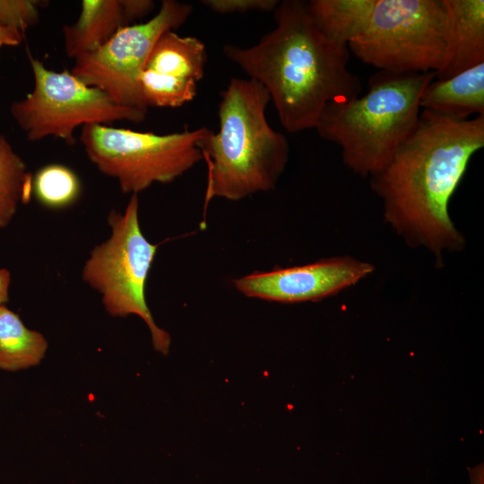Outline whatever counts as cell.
Here are the masks:
<instances>
[{
    "mask_svg": "<svg viewBox=\"0 0 484 484\" xmlns=\"http://www.w3.org/2000/svg\"><path fill=\"white\" fill-rule=\"evenodd\" d=\"M483 146L484 116L459 120L420 111L414 131L372 176L386 220L438 256L460 249L464 241L449 217V200Z\"/></svg>",
    "mask_w": 484,
    "mask_h": 484,
    "instance_id": "obj_1",
    "label": "cell"
},
{
    "mask_svg": "<svg viewBox=\"0 0 484 484\" xmlns=\"http://www.w3.org/2000/svg\"><path fill=\"white\" fill-rule=\"evenodd\" d=\"M273 13L275 27L256 44H226L223 55L266 89L287 132L315 128L329 104L360 94L349 48L320 31L305 2L280 1Z\"/></svg>",
    "mask_w": 484,
    "mask_h": 484,
    "instance_id": "obj_2",
    "label": "cell"
},
{
    "mask_svg": "<svg viewBox=\"0 0 484 484\" xmlns=\"http://www.w3.org/2000/svg\"><path fill=\"white\" fill-rule=\"evenodd\" d=\"M271 101L253 79L232 78L220 91L219 130L199 141L207 166L203 212L214 198L238 201L275 188L289 159V143L266 118Z\"/></svg>",
    "mask_w": 484,
    "mask_h": 484,
    "instance_id": "obj_3",
    "label": "cell"
},
{
    "mask_svg": "<svg viewBox=\"0 0 484 484\" xmlns=\"http://www.w3.org/2000/svg\"><path fill=\"white\" fill-rule=\"evenodd\" d=\"M435 78V72L381 71L365 95L329 104L315 129L340 146L344 164L353 172L373 176L416 128L420 97Z\"/></svg>",
    "mask_w": 484,
    "mask_h": 484,
    "instance_id": "obj_4",
    "label": "cell"
},
{
    "mask_svg": "<svg viewBox=\"0 0 484 484\" xmlns=\"http://www.w3.org/2000/svg\"><path fill=\"white\" fill-rule=\"evenodd\" d=\"M138 211V194H132L123 212L110 211L108 223L111 235L91 250L82 278L101 295L110 315L141 317L150 329L154 349L166 355L170 335L156 324L145 298L146 281L158 245L144 237Z\"/></svg>",
    "mask_w": 484,
    "mask_h": 484,
    "instance_id": "obj_5",
    "label": "cell"
},
{
    "mask_svg": "<svg viewBox=\"0 0 484 484\" xmlns=\"http://www.w3.org/2000/svg\"><path fill=\"white\" fill-rule=\"evenodd\" d=\"M208 131L157 134L91 124L82 126L79 139L101 173L116 179L124 194H138L154 183L173 182L202 161L198 143Z\"/></svg>",
    "mask_w": 484,
    "mask_h": 484,
    "instance_id": "obj_6",
    "label": "cell"
},
{
    "mask_svg": "<svg viewBox=\"0 0 484 484\" xmlns=\"http://www.w3.org/2000/svg\"><path fill=\"white\" fill-rule=\"evenodd\" d=\"M348 48L381 71L436 73L445 49L444 0H376L367 29Z\"/></svg>",
    "mask_w": 484,
    "mask_h": 484,
    "instance_id": "obj_7",
    "label": "cell"
},
{
    "mask_svg": "<svg viewBox=\"0 0 484 484\" xmlns=\"http://www.w3.org/2000/svg\"><path fill=\"white\" fill-rule=\"evenodd\" d=\"M30 64L33 90L10 108L30 141L53 136L73 145L76 142L74 130L79 126L116 121L140 123L146 118V112L117 104L105 92L84 84L70 71H52L31 56Z\"/></svg>",
    "mask_w": 484,
    "mask_h": 484,
    "instance_id": "obj_8",
    "label": "cell"
},
{
    "mask_svg": "<svg viewBox=\"0 0 484 484\" xmlns=\"http://www.w3.org/2000/svg\"><path fill=\"white\" fill-rule=\"evenodd\" d=\"M192 13L187 3L163 0L151 19L119 30L98 49L76 57L70 72L117 104L147 113L140 78L148 56L159 37L181 27Z\"/></svg>",
    "mask_w": 484,
    "mask_h": 484,
    "instance_id": "obj_9",
    "label": "cell"
},
{
    "mask_svg": "<svg viewBox=\"0 0 484 484\" xmlns=\"http://www.w3.org/2000/svg\"><path fill=\"white\" fill-rule=\"evenodd\" d=\"M373 270L367 263L338 257L301 266L254 272L235 279L233 285L249 298L281 303L315 301L357 283Z\"/></svg>",
    "mask_w": 484,
    "mask_h": 484,
    "instance_id": "obj_10",
    "label": "cell"
},
{
    "mask_svg": "<svg viewBox=\"0 0 484 484\" xmlns=\"http://www.w3.org/2000/svg\"><path fill=\"white\" fill-rule=\"evenodd\" d=\"M151 0H83L75 22L63 28L65 51L75 59L104 45L119 30L153 10Z\"/></svg>",
    "mask_w": 484,
    "mask_h": 484,
    "instance_id": "obj_11",
    "label": "cell"
},
{
    "mask_svg": "<svg viewBox=\"0 0 484 484\" xmlns=\"http://www.w3.org/2000/svg\"><path fill=\"white\" fill-rule=\"evenodd\" d=\"M445 49L436 72L443 80L484 63V1L444 0Z\"/></svg>",
    "mask_w": 484,
    "mask_h": 484,
    "instance_id": "obj_12",
    "label": "cell"
},
{
    "mask_svg": "<svg viewBox=\"0 0 484 484\" xmlns=\"http://www.w3.org/2000/svg\"><path fill=\"white\" fill-rule=\"evenodd\" d=\"M420 108L463 120L484 116V63L454 76L432 81L420 97Z\"/></svg>",
    "mask_w": 484,
    "mask_h": 484,
    "instance_id": "obj_13",
    "label": "cell"
},
{
    "mask_svg": "<svg viewBox=\"0 0 484 484\" xmlns=\"http://www.w3.org/2000/svg\"><path fill=\"white\" fill-rule=\"evenodd\" d=\"M206 63V48L199 39L167 30L155 42L144 69L198 83Z\"/></svg>",
    "mask_w": 484,
    "mask_h": 484,
    "instance_id": "obj_14",
    "label": "cell"
},
{
    "mask_svg": "<svg viewBox=\"0 0 484 484\" xmlns=\"http://www.w3.org/2000/svg\"><path fill=\"white\" fill-rule=\"evenodd\" d=\"M376 0H311L307 7L320 31L349 46L367 29Z\"/></svg>",
    "mask_w": 484,
    "mask_h": 484,
    "instance_id": "obj_15",
    "label": "cell"
},
{
    "mask_svg": "<svg viewBox=\"0 0 484 484\" xmlns=\"http://www.w3.org/2000/svg\"><path fill=\"white\" fill-rule=\"evenodd\" d=\"M48 350L42 333L29 329L20 315L0 306V369L18 371L39 365Z\"/></svg>",
    "mask_w": 484,
    "mask_h": 484,
    "instance_id": "obj_16",
    "label": "cell"
},
{
    "mask_svg": "<svg viewBox=\"0 0 484 484\" xmlns=\"http://www.w3.org/2000/svg\"><path fill=\"white\" fill-rule=\"evenodd\" d=\"M32 177L25 162L0 134V229L10 223L20 202L30 200Z\"/></svg>",
    "mask_w": 484,
    "mask_h": 484,
    "instance_id": "obj_17",
    "label": "cell"
},
{
    "mask_svg": "<svg viewBox=\"0 0 484 484\" xmlns=\"http://www.w3.org/2000/svg\"><path fill=\"white\" fill-rule=\"evenodd\" d=\"M81 191L77 175L64 165H47L32 177L33 194L40 204L50 209H62L74 203Z\"/></svg>",
    "mask_w": 484,
    "mask_h": 484,
    "instance_id": "obj_18",
    "label": "cell"
},
{
    "mask_svg": "<svg viewBox=\"0 0 484 484\" xmlns=\"http://www.w3.org/2000/svg\"><path fill=\"white\" fill-rule=\"evenodd\" d=\"M140 86L145 106L177 108L192 101L196 96L197 83L169 77L144 69Z\"/></svg>",
    "mask_w": 484,
    "mask_h": 484,
    "instance_id": "obj_19",
    "label": "cell"
},
{
    "mask_svg": "<svg viewBox=\"0 0 484 484\" xmlns=\"http://www.w3.org/2000/svg\"><path fill=\"white\" fill-rule=\"evenodd\" d=\"M45 4L36 0H0V25L23 35L39 22L40 7Z\"/></svg>",
    "mask_w": 484,
    "mask_h": 484,
    "instance_id": "obj_20",
    "label": "cell"
},
{
    "mask_svg": "<svg viewBox=\"0 0 484 484\" xmlns=\"http://www.w3.org/2000/svg\"><path fill=\"white\" fill-rule=\"evenodd\" d=\"M278 0H202L203 5L219 14L273 12Z\"/></svg>",
    "mask_w": 484,
    "mask_h": 484,
    "instance_id": "obj_21",
    "label": "cell"
},
{
    "mask_svg": "<svg viewBox=\"0 0 484 484\" xmlns=\"http://www.w3.org/2000/svg\"><path fill=\"white\" fill-rule=\"evenodd\" d=\"M23 35L13 30L0 25V47L18 46L22 42Z\"/></svg>",
    "mask_w": 484,
    "mask_h": 484,
    "instance_id": "obj_22",
    "label": "cell"
},
{
    "mask_svg": "<svg viewBox=\"0 0 484 484\" xmlns=\"http://www.w3.org/2000/svg\"><path fill=\"white\" fill-rule=\"evenodd\" d=\"M10 283V272L7 269H0V306L4 305L9 300Z\"/></svg>",
    "mask_w": 484,
    "mask_h": 484,
    "instance_id": "obj_23",
    "label": "cell"
}]
</instances>
